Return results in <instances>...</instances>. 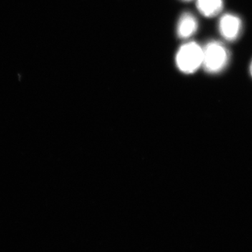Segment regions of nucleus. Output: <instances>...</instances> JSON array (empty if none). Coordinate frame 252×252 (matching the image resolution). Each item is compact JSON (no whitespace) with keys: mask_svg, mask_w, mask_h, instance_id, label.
Here are the masks:
<instances>
[{"mask_svg":"<svg viewBox=\"0 0 252 252\" xmlns=\"http://www.w3.org/2000/svg\"><path fill=\"white\" fill-rule=\"evenodd\" d=\"M203 59L202 67L210 74H218L228 65L230 53L220 41H212L203 48Z\"/></svg>","mask_w":252,"mask_h":252,"instance_id":"1","label":"nucleus"},{"mask_svg":"<svg viewBox=\"0 0 252 252\" xmlns=\"http://www.w3.org/2000/svg\"><path fill=\"white\" fill-rule=\"evenodd\" d=\"M203 50L198 43L190 41L181 46L176 55V64L181 72L192 74L203 64Z\"/></svg>","mask_w":252,"mask_h":252,"instance_id":"2","label":"nucleus"},{"mask_svg":"<svg viewBox=\"0 0 252 252\" xmlns=\"http://www.w3.org/2000/svg\"><path fill=\"white\" fill-rule=\"evenodd\" d=\"M220 34L226 40H236L241 33L242 21L234 14H226L220 18L219 23Z\"/></svg>","mask_w":252,"mask_h":252,"instance_id":"3","label":"nucleus"},{"mask_svg":"<svg viewBox=\"0 0 252 252\" xmlns=\"http://www.w3.org/2000/svg\"><path fill=\"white\" fill-rule=\"evenodd\" d=\"M198 23L196 18L190 13H185L180 18L177 25V34L182 39H188L198 30Z\"/></svg>","mask_w":252,"mask_h":252,"instance_id":"4","label":"nucleus"},{"mask_svg":"<svg viewBox=\"0 0 252 252\" xmlns=\"http://www.w3.org/2000/svg\"><path fill=\"white\" fill-rule=\"evenodd\" d=\"M223 7V0H197V8L205 17H215L220 14Z\"/></svg>","mask_w":252,"mask_h":252,"instance_id":"5","label":"nucleus"},{"mask_svg":"<svg viewBox=\"0 0 252 252\" xmlns=\"http://www.w3.org/2000/svg\"><path fill=\"white\" fill-rule=\"evenodd\" d=\"M250 74H251V76L252 77V61L251 63H250Z\"/></svg>","mask_w":252,"mask_h":252,"instance_id":"6","label":"nucleus"}]
</instances>
